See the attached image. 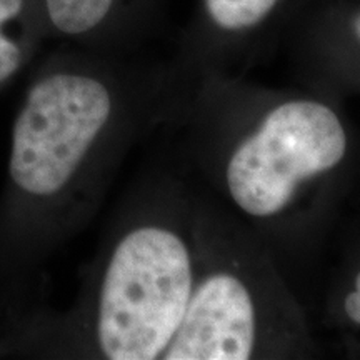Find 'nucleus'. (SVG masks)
<instances>
[{
  "mask_svg": "<svg viewBox=\"0 0 360 360\" xmlns=\"http://www.w3.org/2000/svg\"><path fill=\"white\" fill-rule=\"evenodd\" d=\"M27 0H0V89L15 77L29 58Z\"/></svg>",
  "mask_w": 360,
  "mask_h": 360,
  "instance_id": "7",
  "label": "nucleus"
},
{
  "mask_svg": "<svg viewBox=\"0 0 360 360\" xmlns=\"http://www.w3.org/2000/svg\"><path fill=\"white\" fill-rule=\"evenodd\" d=\"M4 357H15V347L7 337L0 335V359Z\"/></svg>",
  "mask_w": 360,
  "mask_h": 360,
  "instance_id": "9",
  "label": "nucleus"
},
{
  "mask_svg": "<svg viewBox=\"0 0 360 360\" xmlns=\"http://www.w3.org/2000/svg\"><path fill=\"white\" fill-rule=\"evenodd\" d=\"M159 0H42V17L52 32L96 44L134 30L148 20Z\"/></svg>",
  "mask_w": 360,
  "mask_h": 360,
  "instance_id": "6",
  "label": "nucleus"
},
{
  "mask_svg": "<svg viewBox=\"0 0 360 360\" xmlns=\"http://www.w3.org/2000/svg\"><path fill=\"white\" fill-rule=\"evenodd\" d=\"M184 84L177 60L135 69L85 56L30 80L0 193V335L47 305L45 265L98 212L132 148L169 124Z\"/></svg>",
  "mask_w": 360,
  "mask_h": 360,
  "instance_id": "1",
  "label": "nucleus"
},
{
  "mask_svg": "<svg viewBox=\"0 0 360 360\" xmlns=\"http://www.w3.org/2000/svg\"><path fill=\"white\" fill-rule=\"evenodd\" d=\"M342 312L354 326L360 327V270L355 274L352 289L344 295L342 300Z\"/></svg>",
  "mask_w": 360,
  "mask_h": 360,
  "instance_id": "8",
  "label": "nucleus"
},
{
  "mask_svg": "<svg viewBox=\"0 0 360 360\" xmlns=\"http://www.w3.org/2000/svg\"><path fill=\"white\" fill-rule=\"evenodd\" d=\"M170 122L187 130V172L262 238L283 276L307 265L323 188L349 154L339 112L305 87L188 74Z\"/></svg>",
  "mask_w": 360,
  "mask_h": 360,
  "instance_id": "2",
  "label": "nucleus"
},
{
  "mask_svg": "<svg viewBox=\"0 0 360 360\" xmlns=\"http://www.w3.org/2000/svg\"><path fill=\"white\" fill-rule=\"evenodd\" d=\"M193 277L192 180L150 162L117 205L74 302L37 310L11 337L15 357L164 360Z\"/></svg>",
  "mask_w": 360,
  "mask_h": 360,
  "instance_id": "3",
  "label": "nucleus"
},
{
  "mask_svg": "<svg viewBox=\"0 0 360 360\" xmlns=\"http://www.w3.org/2000/svg\"><path fill=\"white\" fill-rule=\"evenodd\" d=\"M297 0H199L177 62L191 74L242 75L277 37Z\"/></svg>",
  "mask_w": 360,
  "mask_h": 360,
  "instance_id": "5",
  "label": "nucleus"
},
{
  "mask_svg": "<svg viewBox=\"0 0 360 360\" xmlns=\"http://www.w3.org/2000/svg\"><path fill=\"white\" fill-rule=\"evenodd\" d=\"M191 180L195 277L164 360L314 357L307 314L272 252L212 192Z\"/></svg>",
  "mask_w": 360,
  "mask_h": 360,
  "instance_id": "4",
  "label": "nucleus"
}]
</instances>
